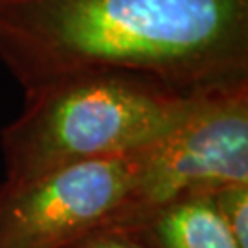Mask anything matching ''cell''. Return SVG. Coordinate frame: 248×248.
Returning a JSON list of instances; mask_svg holds the SVG:
<instances>
[{"mask_svg":"<svg viewBox=\"0 0 248 248\" xmlns=\"http://www.w3.org/2000/svg\"><path fill=\"white\" fill-rule=\"evenodd\" d=\"M0 62L24 94L94 74L228 90L248 85V0H0Z\"/></svg>","mask_w":248,"mask_h":248,"instance_id":"6da1fadb","label":"cell"},{"mask_svg":"<svg viewBox=\"0 0 248 248\" xmlns=\"http://www.w3.org/2000/svg\"><path fill=\"white\" fill-rule=\"evenodd\" d=\"M204 96L122 74L79 76L28 92L20 114L0 133L4 182L136 155L173 131Z\"/></svg>","mask_w":248,"mask_h":248,"instance_id":"7a4b0ae2","label":"cell"},{"mask_svg":"<svg viewBox=\"0 0 248 248\" xmlns=\"http://www.w3.org/2000/svg\"><path fill=\"white\" fill-rule=\"evenodd\" d=\"M235 184H248V85L204 96L173 131L140 151L108 228L133 230L168 204Z\"/></svg>","mask_w":248,"mask_h":248,"instance_id":"3957f363","label":"cell"},{"mask_svg":"<svg viewBox=\"0 0 248 248\" xmlns=\"http://www.w3.org/2000/svg\"><path fill=\"white\" fill-rule=\"evenodd\" d=\"M138 155L81 162L0 184V248H74L108 228L131 189Z\"/></svg>","mask_w":248,"mask_h":248,"instance_id":"277c9868","label":"cell"},{"mask_svg":"<svg viewBox=\"0 0 248 248\" xmlns=\"http://www.w3.org/2000/svg\"><path fill=\"white\" fill-rule=\"evenodd\" d=\"M127 232L145 248H239L212 195L171 202Z\"/></svg>","mask_w":248,"mask_h":248,"instance_id":"5b68a950","label":"cell"},{"mask_svg":"<svg viewBox=\"0 0 248 248\" xmlns=\"http://www.w3.org/2000/svg\"><path fill=\"white\" fill-rule=\"evenodd\" d=\"M212 197L235 243L248 248V184L228 186Z\"/></svg>","mask_w":248,"mask_h":248,"instance_id":"8992f818","label":"cell"},{"mask_svg":"<svg viewBox=\"0 0 248 248\" xmlns=\"http://www.w3.org/2000/svg\"><path fill=\"white\" fill-rule=\"evenodd\" d=\"M74 248H145L131 235L129 232L124 230H114V228H103L98 230L96 233L89 235L87 239H83L79 245Z\"/></svg>","mask_w":248,"mask_h":248,"instance_id":"52a82bcc","label":"cell"}]
</instances>
